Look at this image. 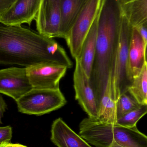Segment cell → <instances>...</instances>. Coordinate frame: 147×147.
Here are the masks:
<instances>
[{"mask_svg": "<svg viewBox=\"0 0 147 147\" xmlns=\"http://www.w3.org/2000/svg\"><path fill=\"white\" fill-rule=\"evenodd\" d=\"M43 64H73L65 49L55 40L21 26L0 25V64L28 67Z\"/></svg>", "mask_w": 147, "mask_h": 147, "instance_id": "obj_1", "label": "cell"}, {"mask_svg": "<svg viewBox=\"0 0 147 147\" xmlns=\"http://www.w3.org/2000/svg\"><path fill=\"white\" fill-rule=\"evenodd\" d=\"M121 9L117 0H103L98 16L96 53L89 80L96 104L112 76L118 46Z\"/></svg>", "mask_w": 147, "mask_h": 147, "instance_id": "obj_2", "label": "cell"}, {"mask_svg": "<svg viewBox=\"0 0 147 147\" xmlns=\"http://www.w3.org/2000/svg\"><path fill=\"white\" fill-rule=\"evenodd\" d=\"M79 135L96 147H109L113 142L124 147H147V135L136 126L124 127L89 117L80 122Z\"/></svg>", "mask_w": 147, "mask_h": 147, "instance_id": "obj_3", "label": "cell"}, {"mask_svg": "<svg viewBox=\"0 0 147 147\" xmlns=\"http://www.w3.org/2000/svg\"><path fill=\"white\" fill-rule=\"evenodd\" d=\"M18 111L22 114L41 116L63 107L66 99L60 89H34L16 101Z\"/></svg>", "mask_w": 147, "mask_h": 147, "instance_id": "obj_4", "label": "cell"}, {"mask_svg": "<svg viewBox=\"0 0 147 147\" xmlns=\"http://www.w3.org/2000/svg\"><path fill=\"white\" fill-rule=\"evenodd\" d=\"M103 0H87L65 39L74 60L80 56L83 43L97 17Z\"/></svg>", "mask_w": 147, "mask_h": 147, "instance_id": "obj_5", "label": "cell"}, {"mask_svg": "<svg viewBox=\"0 0 147 147\" xmlns=\"http://www.w3.org/2000/svg\"><path fill=\"white\" fill-rule=\"evenodd\" d=\"M132 27L121 14L118 46L112 74V84L116 98L127 91V67Z\"/></svg>", "mask_w": 147, "mask_h": 147, "instance_id": "obj_6", "label": "cell"}, {"mask_svg": "<svg viewBox=\"0 0 147 147\" xmlns=\"http://www.w3.org/2000/svg\"><path fill=\"white\" fill-rule=\"evenodd\" d=\"M68 68L57 64H43L26 68L27 75L34 89H59L61 79Z\"/></svg>", "mask_w": 147, "mask_h": 147, "instance_id": "obj_7", "label": "cell"}, {"mask_svg": "<svg viewBox=\"0 0 147 147\" xmlns=\"http://www.w3.org/2000/svg\"><path fill=\"white\" fill-rule=\"evenodd\" d=\"M35 20L39 34L50 39L60 38V0H41Z\"/></svg>", "mask_w": 147, "mask_h": 147, "instance_id": "obj_8", "label": "cell"}, {"mask_svg": "<svg viewBox=\"0 0 147 147\" xmlns=\"http://www.w3.org/2000/svg\"><path fill=\"white\" fill-rule=\"evenodd\" d=\"M32 89L26 67H11L0 70V93L16 102Z\"/></svg>", "mask_w": 147, "mask_h": 147, "instance_id": "obj_9", "label": "cell"}, {"mask_svg": "<svg viewBox=\"0 0 147 147\" xmlns=\"http://www.w3.org/2000/svg\"><path fill=\"white\" fill-rule=\"evenodd\" d=\"M75 62L73 75L75 99L88 114L89 118L98 120L96 101L89 78L83 70L79 61L76 60Z\"/></svg>", "mask_w": 147, "mask_h": 147, "instance_id": "obj_10", "label": "cell"}, {"mask_svg": "<svg viewBox=\"0 0 147 147\" xmlns=\"http://www.w3.org/2000/svg\"><path fill=\"white\" fill-rule=\"evenodd\" d=\"M41 0H15L0 16V23L5 26H21L23 23L31 26L35 20Z\"/></svg>", "mask_w": 147, "mask_h": 147, "instance_id": "obj_11", "label": "cell"}, {"mask_svg": "<svg viewBox=\"0 0 147 147\" xmlns=\"http://www.w3.org/2000/svg\"><path fill=\"white\" fill-rule=\"evenodd\" d=\"M51 133V140L58 147H92L62 118H58L53 121Z\"/></svg>", "mask_w": 147, "mask_h": 147, "instance_id": "obj_12", "label": "cell"}, {"mask_svg": "<svg viewBox=\"0 0 147 147\" xmlns=\"http://www.w3.org/2000/svg\"><path fill=\"white\" fill-rule=\"evenodd\" d=\"M144 61V50L141 37L137 29L135 28L132 27L127 67L128 85L140 72Z\"/></svg>", "mask_w": 147, "mask_h": 147, "instance_id": "obj_13", "label": "cell"}, {"mask_svg": "<svg viewBox=\"0 0 147 147\" xmlns=\"http://www.w3.org/2000/svg\"><path fill=\"white\" fill-rule=\"evenodd\" d=\"M121 14L132 27L147 29V0H118Z\"/></svg>", "mask_w": 147, "mask_h": 147, "instance_id": "obj_14", "label": "cell"}, {"mask_svg": "<svg viewBox=\"0 0 147 147\" xmlns=\"http://www.w3.org/2000/svg\"><path fill=\"white\" fill-rule=\"evenodd\" d=\"M87 0H60V38L65 39Z\"/></svg>", "mask_w": 147, "mask_h": 147, "instance_id": "obj_15", "label": "cell"}, {"mask_svg": "<svg viewBox=\"0 0 147 147\" xmlns=\"http://www.w3.org/2000/svg\"><path fill=\"white\" fill-rule=\"evenodd\" d=\"M98 16V14L83 43L79 58L77 59L79 61L83 70L89 78L92 70L96 47Z\"/></svg>", "mask_w": 147, "mask_h": 147, "instance_id": "obj_16", "label": "cell"}, {"mask_svg": "<svg viewBox=\"0 0 147 147\" xmlns=\"http://www.w3.org/2000/svg\"><path fill=\"white\" fill-rule=\"evenodd\" d=\"M128 92L141 105H147V59L140 72L127 86Z\"/></svg>", "mask_w": 147, "mask_h": 147, "instance_id": "obj_17", "label": "cell"}, {"mask_svg": "<svg viewBox=\"0 0 147 147\" xmlns=\"http://www.w3.org/2000/svg\"><path fill=\"white\" fill-rule=\"evenodd\" d=\"M147 114V105H142L140 107L118 118L116 124L127 128L136 127L139 121Z\"/></svg>", "mask_w": 147, "mask_h": 147, "instance_id": "obj_18", "label": "cell"}, {"mask_svg": "<svg viewBox=\"0 0 147 147\" xmlns=\"http://www.w3.org/2000/svg\"><path fill=\"white\" fill-rule=\"evenodd\" d=\"M128 93H123L117 100L116 114L117 120L124 115L141 106Z\"/></svg>", "mask_w": 147, "mask_h": 147, "instance_id": "obj_19", "label": "cell"}, {"mask_svg": "<svg viewBox=\"0 0 147 147\" xmlns=\"http://www.w3.org/2000/svg\"><path fill=\"white\" fill-rule=\"evenodd\" d=\"M13 134V129L10 126L0 127V146L10 143Z\"/></svg>", "mask_w": 147, "mask_h": 147, "instance_id": "obj_20", "label": "cell"}, {"mask_svg": "<svg viewBox=\"0 0 147 147\" xmlns=\"http://www.w3.org/2000/svg\"><path fill=\"white\" fill-rule=\"evenodd\" d=\"M137 29L141 37L143 43L144 60L147 59V29L143 26L134 27Z\"/></svg>", "mask_w": 147, "mask_h": 147, "instance_id": "obj_21", "label": "cell"}, {"mask_svg": "<svg viewBox=\"0 0 147 147\" xmlns=\"http://www.w3.org/2000/svg\"><path fill=\"white\" fill-rule=\"evenodd\" d=\"M15 0H0V16L6 12Z\"/></svg>", "mask_w": 147, "mask_h": 147, "instance_id": "obj_22", "label": "cell"}, {"mask_svg": "<svg viewBox=\"0 0 147 147\" xmlns=\"http://www.w3.org/2000/svg\"><path fill=\"white\" fill-rule=\"evenodd\" d=\"M7 104L2 96L0 94V124H2V118L3 117L4 113L7 108Z\"/></svg>", "mask_w": 147, "mask_h": 147, "instance_id": "obj_23", "label": "cell"}, {"mask_svg": "<svg viewBox=\"0 0 147 147\" xmlns=\"http://www.w3.org/2000/svg\"><path fill=\"white\" fill-rule=\"evenodd\" d=\"M8 146L9 147H27L26 146L21 145L20 144H12L11 143H9Z\"/></svg>", "mask_w": 147, "mask_h": 147, "instance_id": "obj_24", "label": "cell"}, {"mask_svg": "<svg viewBox=\"0 0 147 147\" xmlns=\"http://www.w3.org/2000/svg\"><path fill=\"white\" fill-rule=\"evenodd\" d=\"M109 147H124L121 146V145H119L118 143H116L115 142H113L111 144L110 146Z\"/></svg>", "mask_w": 147, "mask_h": 147, "instance_id": "obj_25", "label": "cell"}, {"mask_svg": "<svg viewBox=\"0 0 147 147\" xmlns=\"http://www.w3.org/2000/svg\"><path fill=\"white\" fill-rule=\"evenodd\" d=\"M8 143H5V144H2V145L0 146V147H9L8 146Z\"/></svg>", "mask_w": 147, "mask_h": 147, "instance_id": "obj_26", "label": "cell"}]
</instances>
